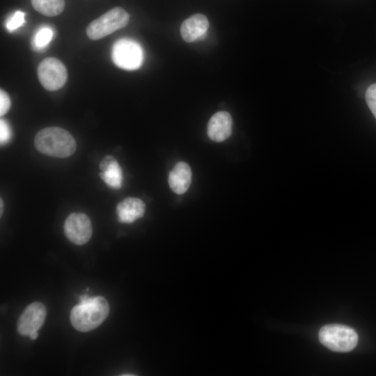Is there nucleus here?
<instances>
[{
	"instance_id": "nucleus-2",
	"label": "nucleus",
	"mask_w": 376,
	"mask_h": 376,
	"mask_svg": "<svg viewBox=\"0 0 376 376\" xmlns=\"http://www.w3.org/2000/svg\"><path fill=\"white\" fill-rule=\"evenodd\" d=\"M36 148L41 153L58 158L70 157L76 150V141L71 134L58 127L40 130L34 139Z\"/></svg>"
},
{
	"instance_id": "nucleus-11",
	"label": "nucleus",
	"mask_w": 376,
	"mask_h": 376,
	"mask_svg": "<svg viewBox=\"0 0 376 376\" xmlns=\"http://www.w3.org/2000/svg\"><path fill=\"white\" fill-rule=\"evenodd\" d=\"M145 210L146 205L143 201L127 197L117 205L116 213L120 222L132 224L143 216Z\"/></svg>"
},
{
	"instance_id": "nucleus-10",
	"label": "nucleus",
	"mask_w": 376,
	"mask_h": 376,
	"mask_svg": "<svg viewBox=\"0 0 376 376\" xmlns=\"http://www.w3.org/2000/svg\"><path fill=\"white\" fill-rule=\"evenodd\" d=\"M209 27L207 18L197 13L186 19L180 27V33L186 42H191L202 39Z\"/></svg>"
},
{
	"instance_id": "nucleus-9",
	"label": "nucleus",
	"mask_w": 376,
	"mask_h": 376,
	"mask_svg": "<svg viewBox=\"0 0 376 376\" xmlns=\"http://www.w3.org/2000/svg\"><path fill=\"white\" fill-rule=\"evenodd\" d=\"M232 125L233 120L228 112H217L208 122L207 135L215 142H222L231 135Z\"/></svg>"
},
{
	"instance_id": "nucleus-7",
	"label": "nucleus",
	"mask_w": 376,
	"mask_h": 376,
	"mask_svg": "<svg viewBox=\"0 0 376 376\" xmlns=\"http://www.w3.org/2000/svg\"><path fill=\"white\" fill-rule=\"evenodd\" d=\"M67 238L77 245L86 244L92 235V225L88 217L79 212L71 213L64 223Z\"/></svg>"
},
{
	"instance_id": "nucleus-8",
	"label": "nucleus",
	"mask_w": 376,
	"mask_h": 376,
	"mask_svg": "<svg viewBox=\"0 0 376 376\" xmlns=\"http://www.w3.org/2000/svg\"><path fill=\"white\" fill-rule=\"evenodd\" d=\"M47 315L45 305L33 302L29 305L20 315L17 322V331L22 336L29 334L42 326Z\"/></svg>"
},
{
	"instance_id": "nucleus-3",
	"label": "nucleus",
	"mask_w": 376,
	"mask_h": 376,
	"mask_svg": "<svg viewBox=\"0 0 376 376\" xmlns=\"http://www.w3.org/2000/svg\"><path fill=\"white\" fill-rule=\"evenodd\" d=\"M319 339L322 345L332 351L347 352L356 347L358 334L348 326L331 324L320 329Z\"/></svg>"
},
{
	"instance_id": "nucleus-15",
	"label": "nucleus",
	"mask_w": 376,
	"mask_h": 376,
	"mask_svg": "<svg viewBox=\"0 0 376 376\" xmlns=\"http://www.w3.org/2000/svg\"><path fill=\"white\" fill-rule=\"evenodd\" d=\"M54 31L49 26L40 27L35 33L32 44L37 50L45 48L53 39Z\"/></svg>"
},
{
	"instance_id": "nucleus-21",
	"label": "nucleus",
	"mask_w": 376,
	"mask_h": 376,
	"mask_svg": "<svg viewBox=\"0 0 376 376\" xmlns=\"http://www.w3.org/2000/svg\"><path fill=\"white\" fill-rule=\"evenodd\" d=\"M0 202H1V205H0L1 210H1V216L2 215V212H3V208L2 207H3V203L2 198H1Z\"/></svg>"
},
{
	"instance_id": "nucleus-14",
	"label": "nucleus",
	"mask_w": 376,
	"mask_h": 376,
	"mask_svg": "<svg viewBox=\"0 0 376 376\" xmlns=\"http://www.w3.org/2000/svg\"><path fill=\"white\" fill-rule=\"evenodd\" d=\"M31 1L36 10L47 17L61 14L65 8L64 0H31Z\"/></svg>"
},
{
	"instance_id": "nucleus-13",
	"label": "nucleus",
	"mask_w": 376,
	"mask_h": 376,
	"mask_svg": "<svg viewBox=\"0 0 376 376\" xmlns=\"http://www.w3.org/2000/svg\"><path fill=\"white\" fill-rule=\"evenodd\" d=\"M99 175L109 187L113 189H120L122 186V169L116 159L101 171Z\"/></svg>"
},
{
	"instance_id": "nucleus-16",
	"label": "nucleus",
	"mask_w": 376,
	"mask_h": 376,
	"mask_svg": "<svg viewBox=\"0 0 376 376\" xmlns=\"http://www.w3.org/2000/svg\"><path fill=\"white\" fill-rule=\"evenodd\" d=\"M25 13L20 10L15 12L7 20L6 26L8 31L12 32L20 26L25 22Z\"/></svg>"
},
{
	"instance_id": "nucleus-12",
	"label": "nucleus",
	"mask_w": 376,
	"mask_h": 376,
	"mask_svg": "<svg viewBox=\"0 0 376 376\" xmlns=\"http://www.w3.org/2000/svg\"><path fill=\"white\" fill-rule=\"evenodd\" d=\"M191 182V171L189 166L179 162L169 175V185L171 190L178 194L185 193Z\"/></svg>"
},
{
	"instance_id": "nucleus-5",
	"label": "nucleus",
	"mask_w": 376,
	"mask_h": 376,
	"mask_svg": "<svg viewBox=\"0 0 376 376\" xmlns=\"http://www.w3.org/2000/svg\"><path fill=\"white\" fill-rule=\"evenodd\" d=\"M111 57L113 62L118 68L134 70L141 66L143 52L136 41L130 38H121L113 44Z\"/></svg>"
},
{
	"instance_id": "nucleus-1",
	"label": "nucleus",
	"mask_w": 376,
	"mask_h": 376,
	"mask_svg": "<svg viewBox=\"0 0 376 376\" xmlns=\"http://www.w3.org/2000/svg\"><path fill=\"white\" fill-rule=\"evenodd\" d=\"M79 304L71 311L70 321L78 331L86 332L100 325L109 315V304L102 297H89L85 294L79 297Z\"/></svg>"
},
{
	"instance_id": "nucleus-20",
	"label": "nucleus",
	"mask_w": 376,
	"mask_h": 376,
	"mask_svg": "<svg viewBox=\"0 0 376 376\" xmlns=\"http://www.w3.org/2000/svg\"><path fill=\"white\" fill-rule=\"evenodd\" d=\"M29 336L30 338L32 339V340L36 339V338H38V331H34L31 332V333L29 334Z\"/></svg>"
},
{
	"instance_id": "nucleus-19",
	"label": "nucleus",
	"mask_w": 376,
	"mask_h": 376,
	"mask_svg": "<svg viewBox=\"0 0 376 376\" xmlns=\"http://www.w3.org/2000/svg\"><path fill=\"white\" fill-rule=\"evenodd\" d=\"M10 107V100L7 93L3 89L0 90V116H3Z\"/></svg>"
},
{
	"instance_id": "nucleus-17",
	"label": "nucleus",
	"mask_w": 376,
	"mask_h": 376,
	"mask_svg": "<svg viewBox=\"0 0 376 376\" xmlns=\"http://www.w3.org/2000/svg\"><path fill=\"white\" fill-rule=\"evenodd\" d=\"M365 96L366 103L376 119V83L367 88Z\"/></svg>"
},
{
	"instance_id": "nucleus-6",
	"label": "nucleus",
	"mask_w": 376,
	"mask_h": 376,
	"mask_svg": "<svg viewBox=\"0 0 376 376\" xmlns=\"http://www.w3.org/2000/svg\"><path fill=\"white\" fill-rule=\"evenodd\" d=\"M37 72L41 85L50 91L62 88L68 79V71L64 64L53 57L42 60L38 67Z\"/></svg>"
},
{
	"instance_id": "nucleus-18",
	"label": "nucleus",
	"mask_w": 376,
	"mask_h": 376,
	"mask_svg": "<svg viewBox=\"0 0 376 376\" xmlns=\"http://www.w3.org/2000/svg\"><path fill=\"white\" fill-rule=\"evenodd\" d=\"M11 137V130L8 123L3 119L0 120V141L1 145L6 144Z\"/></svg>"
},
{
	"instance_id": "nucleus-4",
	"label": "nucleus",
	"mask_w": 376,
	"mask_h": 376,
	"mask_svg": "<svg viewBox=\"0 0 376 376\" xmlns=\"http://www.w3.org/2000/svg\"><path fill=\"white\" fill-rule=\"evenodd\" d=\"M128 13L120 7H115L92 21L86 28L88 37L93 40L101 39L127 26Z\"/></svg>"
}]
</instances>
